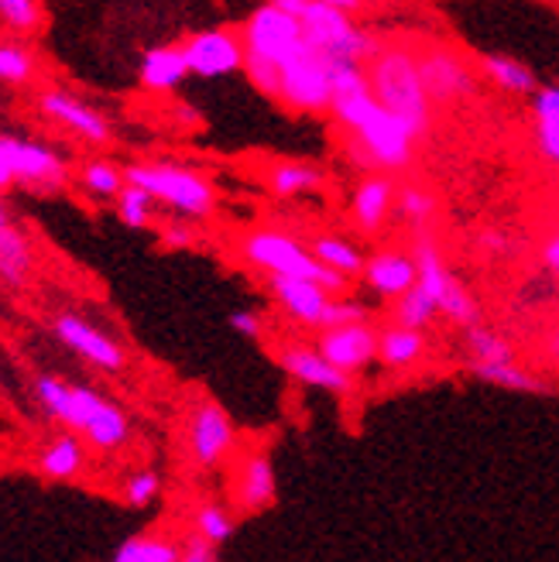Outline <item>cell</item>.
Wrapping results in <instances>:
<instances>
[{
	"instance_id": "obj_1",
	"label": "cell",
	"mask_w": 559,
	"mask_h": 562,
	"mask_svg": "<svg viewBox=\"0 0 559 562\" xmlns=\"http://www.w3.org/2000/svg\"><path fill=\"white\" fill-rule=\"evenodd\" d=\"M329 117L347 131L344 161L357 176L388 172L399 176L412 168L415 151L423 145L418 131L399 117L371 93L368 69L360 63L333 59V106Z\"/></svg>"
},
{
	"instance_id": "obj_2",
	"label": "cell",
	"mask_w": 559,
	"mask_h": 562,
	"mask_svg": "<svg viewBox=\"0 0 559 562\" xmlns=\"http://www.w3.org/2000/svg\"><path fill=\"white\" fill-rule=\"evenodd\" d=\"M35 398L52 422L79 432L97 453H121L131 442L127 412L90 384H72L59 374H38Z\"/></svg>"
},
{
	"instance_id": "obj_3",
	"label": "cell",
	"mask_w": 559,
	"mask_h": 562,
	"mask_svg": "<svg viewBox=\"0 0 559 562\" xmlns=\"http://www.w3.org/2000/svg\"><path fill=\"white\" fill-rule=\"evenodd\" d=\"M244 38V76L250 79V87L265 93L268 100L278 90V72H282L295 55L310 48L302 24L295 14L275 8V4H258L241 24Z\"/></svg>"
},
{
	"instance_id": "obj_4",
	"label": "cell",
	"mask_w": 559,
	"mask_h": 562,
	"mask_svg": "<svg viewBox=\"0 0 559 562\" xmlns=\"http://www.w3.org/2000/svg\"><path fill=\"white\" fill-rule=\"evenodd\" d=\"M368 82L371 93L391 110L405 117L418 137H429L433 131V110L436 103L426 93L423 72H418V52L409 42H381V48L368 59Z\"/></svg>"
},
{
	"instance_id": "obj_5",
	"label": "cell",
	"mask_w": 559,
	"mask_h": 562,
	"mask_svg": "<svg viewBox=\"0 0 559 562\" xmlns=\"http://www.w3.org/2000/svg\"><path fill=\"white\" fill-rule=\"evenodd\" d=\"M237 258L265 274H292V278H313L329 292V295H347L350 292V281L347 274L326 268L305 240L286 234V231H247L237 240Z\"/></svg>"
},
{
	"instance_id": "obj_6",
	"label": "cell",
	"mask_w": 559,
	"mask_h": 562,
	"mask_svg": "<svg viewBox=\"0 0 559 562\" xmlns=\"http://www.w3.org/2000/svg\"><path fill=\"white\" fill-rule=\"evenodd\" d=\"M124 172H127V182L148 189L155 195V203L176 216L210 220L216 213L220 192L203 172H195L192 165H182L172 158H145V161L124 165Z\"/></svg>"
},
{
	"instance_id": "obj_7",
	"label": "cell",
	"mask_w": 559,
	"mask_h": 562,
	"mask_svg": "<svg viewBox=\"0 0 559 562\" xmlns=\"http://www.w3.org/2000/svg\"><path fill=\"white\" fill-rule=\"evenodd\" d=\"M412 255H415V265H418V289H423L443 319H450L457 329H470L484 323V313H481V302L473 299V292L463 285L457 278V271L446 265L443 258V247H439V237L433 234V227H423V231H412Z\"/></svg>"
},
{
	"instance_id": "obj_8",
	"label": "cell",
	"mask_w": 559,
	"mask_h": 562,
	"mask_svg": "<svg viewBox=\"0 0 559 562\" xmlns=\"http://www.w3.org/2000/svg\"><path fill=\"white\" fill-rule=\"evenodd\" d=\"M295 18L302 24L305 38H310V45L320 48L323 55H329V59L368 66V59L381 48V42L368 32V27L357 24V14L323 4V0H302Z\"/></svg>"
},
{
	"instance_id": "obj_9",
	"label": "cell",
	"mask_w": 559,
	"mask_h": 562,
	"mask_svg": "<svg viewBox=\"0 0 559 562\" xmlns=\"http://www.w3.org/2000/svg\"><path fill=\"white\" fill-rule=\"evenodd\" d=\"M292 114H329L333 106V59L320 48H305L302 55L278 72V90L271 97Z\"/></svg>"
},
{
	"instance_id": "obj_10",
	"label": "cell",
	"mask_w": 559,
	"mask_h": 562,
	"mask_svg": "<svg viewBox=\"0 0 559 562\" xmlns=\"http://www.w3.org/2000/svg\"><path fill=\"white\" fill-rule=\"evenodd\" d=\"M237 453V426L220 402L200 398L186 415V457L195 470H220Z\"/></svg>"
},
{
	"instance_id": "obj_11",
	"label": "cell",
	"mask_w": 559,
	"mask_h": 562,
	"mask_svg": "<svg viewBox=\"0 0 559 562\" xmlns=\"http://www.w3.org/2000/svg\"><path fill=\"white\" fill-rule=\"evenodd\" d=\"M0 145L8 151L18 186L32 192H59L69 186L72 165L55 145H45V140L24 137V134H0Z\"/></svg>"
},
{
	"instance_id": "obj_12",
	"label": "cell",
	"mask_w": 559,
	"mask_h": 562,
	"mask_svg": "<svg viewBox=\"0 0 559 562\" xmlns=\"http://www.w3.org/2000/svg\"><path fill=\"white\" fill-rule=\"evenodd\" d=\"M418 52V72H423L426 93L436 106H454L470 97H478V69L463 55L443 42L415 45Z\"/></svg>"
},
{
	"instance_id": "obj_13",
	"label": "cell",
	"mask_w": 559,
	"mask_h": 562,
	"mask_svg": "<svg viewBox=\"0 0 559 562\" xmlns=\"http://www.w3.org/2000/svg\"><path fill=\"white\" fill-rule=\"evenodd\" d=\"M231 508L241 518H255L275 508L278 501V473L268 449H244L231 460V484H227Z\"/></svg>"
},
{
	"instance_id": "obj_14",
	"label": "cell",
	"mask_w": 559,
	"mask_h": 562,
	"mask_svg": "<svg viewBox=\"0 0 559 562\" xmlns=\"http://www.w3.org/2000/svg\"><path fill=\"white\" fill-rule=\"evenodd\" d=\"M52 336L66 350H72L79 360H87L90 368H97L103 374H121L127 368L124 347L103 326L90 323L87 316H79V313H55L52 316Z\"/></svg>"
},
{
	"instance_id": "obj_15",
	"label": "cell",
	"mask_w": 559,
	"mask_h": 562,
	"mask_svg": "<svg viewBox=\"0 0 559 562\" xmlns=\"http://www.w3.org/2000/svg\"><path fill=\"white\" fill-rule=\"evenodd\" d=\"M38 114L52 124H59L66 134H72L76 140H82V145H90V148H107L110 140H114V124H110L103 110L69 90H55V87L42 90Z\"/></svg>"
},
{
	"instance_id": "obj_16",
	"label": "cell",
	"mask_w": 559,
	"mask_h": 562,
	"mask_svg": "<svg viewBox=\"0 0 559 562\" xmlns=\"http://www.w3.org/2000/svg\"><path fill=\"white\" fill-rule=\"evenodd\" d=\"M189 72L200 79H223L244 72V38L234 27H200L182 38Z\"/></svg>"
},
{
	"instance_id": "obj_17",
	"label": "cell",
	"mask_w": 559,
	"mask_h": 562,
	"mask_svg": "<svg viewBox=\"0 0 559 562\" xmlns=\"http://www.w3.org/2000/svg\"><path fill=\"white\" fill-rule=\"evenodd\" d=\"M378 347H381V329L371 319H357V323H340V326H326L316 336V350L337 363L347 374L368 371L371 363H378Z\"/></svg>"
},
{
	"instance_id": "obj_18",
	"label": "cell",
	"mask_w": 559,
	"mask_h": 562,
	"mask_svg": "<svg viewBox=\"0 0 559 562\" xmlns=\"http://www.w3.org/2000/svg\"><path fill=\"white\" fill-rule=\"evenodd\" d=\"M265 289L271 302L278 305V313L289 316L302 329H323L329 316V302L333 295L313 278H292V274H268Z\"/></svg>"
},
{
	"instance_id": "obj_19",
	"label": "cell",
	"mask_w": 559,
	"mask_h": 562,
	"mask_svg": "<svg viewBox=\"0 0 559 562\" xmlns=\"http://www.w3.org/2000/svg\"><path fill=\"white\" fill-rule=\"evenodd\" d=\"M278 360V368H282L295 384L302 387H313V391H323V395H333V398H350L354 395V374L340 371L337 363H329L316 344L313 347H305V344H286V347H278L275 353Z\"/></svg>"
},
{
	"instance_id": "obj_20",
	"label": "cell",
	"mask_w": 559,
	"mask_h": 562,
	"mask_svg": "<svg viewBox=\"0 0 559 562\" xmlns=\"http://www.w3.org/2000/svg\"><path fill=\"white\" fill-rule=\"evenodd\" d=\"M399 200V182L388 172H368L360 176L350 189V220L357 234L374 237L388 227L391 213H395Z\"/></svg>"
},
{
	"instance_id": "obj_21",
	"label": "cell",
	"mask_w": 559,
	"mask_h": 562,
	"mask_svg": "<svg viewBox=\"0 0 559 562\" xmlns=\"http://www.w3.org/2000/svg\"><path fill=\"white\" fill-rule=\"evenodd\" d=\"M360 281L378 295V299H388L395 302L402 299L405 292H412L418 285V265H415V255L412 247H381L374 255L365 261V274Z\"/></svg>"
},
{
	"instance_id": "obj_22",
	"label": "cell",
	"mask_w": 559,
	"mask_h": 562,
	"mask_svg": "<svg viewBox=\"0 0 559 562\" xmlns=\"http://www.w3.org/2000/svg\"><path fill=\"white\" fill-rule=\"evenodd\" d=\"M189 63H186V52H182V42H165V45H152L142 52V59H137V82H142V90L152 93V97H176L186 79H189Z\"/></svg>"
},
{
	"instance_id": "obj_23",
	"label": "cell",
	"mask_w": 559,
	"mask_h": 562,
	"mask_svg": "<svg viewBox=\"0 0 559 562\" xmlns=\"http://www.w3.org/2000/svg\"><path fill=\"white\" fill-rule=\"evenodd\" d=\"M35 467L52 484H72L90 467V442L79 432L66 429L59 436H52L48 442H42V449L35 453Z\"/></svg>"
},
{
	"instance_id": "obj_24",
	"label": "cell",
	"mask_w": 559,
	"mask_h": 562,
	"mask_svg": "<svg viewBox=\"0 0 559 562\" xmlns=\"http://www.w3.org/2000/svg\"><path fill=\"white\" fill-rule=\"evenodd\" d=\"M265 182L275 200L289 203V200H302V195L326 189L329 172L320 161H310V158H278L268 165Z\"/></svg>"
},
{
	"instance_id": "obj_25",
	"label": "cell",
	"mask_w": 559,
	"mask_h": 562,
	"mask_svg": "<svg viewBox=\"0 0 559 562\" xmlns=\"http://www.w3.org/2000/svg\"><path fill=\"white\" fill-rule=\"evenodd\" d=\"M478 69H481V76L491 82V87L497 93H505V97L533 100L539 93V87H543L539 72L528 63L515 59V55H508V52H481L478 55Z\"/></svg>"
},
{
	"instance_id": "obj_26",
	"label": "cell",
	"mask_w": 559,
	"mask_h": 562,
	"mask_svg": "<svg viewBox=\"0 0 559 562\" xmlns=\"http://www.w3.org/2000/svg\"><path fill=\"white\" fill-rule=\"evenodd\" d=\"M528 106H533V148L546 165L559 168V79L543 82Z\"/></svg>"
},
{
	"instance_id": "obj_27",
	"label": "cell",
	"mask_w": 559,
	"mask_h": 562,
	"mask_svg": "<svg viewBox=\"0 0 559 562\" xmlns=\"http://www.w3.org/2000/svg\"><path fill=\"white\" fill-rule=\"evenodd\" d=\"M429 353L426 329H412L402 323H391L381 329V347H378V363L384 371H412L415 363H423Z\"/></svg>"
},
{
	"instance_id": "obj_28",
	"label": "cell",
	"mask_w": 559,
	"mask_h": 562,
	"mask_svg": "<svg viewBox=\"0 0 559 562\" xmlns=\"http://www.w3.org/2000/svg\"><path fill=\"white\" fill-rule=\"evenodd\" d=\"M32 274H35V247L27 240V234L8 220L0 227V285L21 292L32 281Z\"/></svg>"
},
{
	"instance_id": "obj_29",
	"label": "cell",
	"mask_w": 559,
	"mask_h": 562,
	"mask_svg": "<svg viewBox=\"0 0 559 562\" xmlns=\"http://www.w3.org/2000/svg\"><path fill=\"white\" fill-rule=\"evenodd\" d=\"M467 371H470V378L494 384L501 391H515V395H552V384L546 378H539L536 371L522 368L518 360H497V363L467 360Z\"/></svg>"
},
{
	"instance_id": "obj_30",
	"label": "cell",
	"mask_w": 559,
	"mask_h": 562,
	"mask_svg": "<svg viewBox=\"0 0 559 562\" xmlns=\"http://www.w3.org/2000/svg\"><path fill=\"white\" fill-rule=\"evenodd\" d=\"M79 186L90 200L114 203L121 189L127 186V172H124V165L110 161V158H87L79 165Z\"/></svg>"
},
{
	"instance_id": "obj_31",
	"label": "cell",
	"mask_w": 559,
	"mask_h": 562,
	"mask_svg": "<svg viewBox=\"0 0 559 562\" xmlns=\"http://www.w3.org/2000/svg\"><path fill=\"white\" fill-rule=\"evenodd\" d=\"M237 512L223 501H200L189 515V525L200 539L213 542V546H227L237 536Z\"/></svg>"
},
{
	"instance_id": "obj_32",
	"label": "cell",
	"mask_w": 559,
	"mask_h": 562,
	"mask_svg": "<svg viewBox=\"0 0 559 562\" xmlns=\"http://www.w3.org/2000/svg\"><path fill=\"white\" fill-rule=\"evenodd\" d=\"M310 250L313 255L326 265V268H333V271H340V274H347V278H360L365 274V250H360L354 240H347V237H340V234H316L313 240H310Z\"/></svg>"
},
{
	"instance_id": "obj_33",
	"label": "cell",
	"mask_w": 559,
	"mask_h": 562,
	"mask_svg": "<svg viewBox=\"0 0 559 562\" xmlns=\"http://www.w3.org/2000/svg\"><path fill=\"white\" fill-rule=\"evenodd\" d=\"M179 552L182 542L169 536H155V531H142V536L124 539L110 562H179Z\"/></svg>"
},
{
	"instance_id": "obj_34",
	"label": "cell",
	"mask_w": 559,
	"mask_h": 562,
	"mask_svg": "<svg viewBox=\"0 0 559 562\" xmlns=\"http://www.w3.org/2000/svg\"><path fill=\"white\" fill-rule=\"evenodd\" d=\"M395 213L409 223L412 231H423V227H433V223H436L439 200H436V192L426 189V186L402 182L399 186V200H395Z\"/></svg>"
},
{
	"instance_id": "obj_35",
	"label": "cell",
	"mask_w": 559,
	"mask_h": 562,
	"mask_svg": "<svg viewBox=\"0 0 559 562\" xmlns=\"http://www.w3.org/2000/svg\"><path fill=\"white\" fill-rule=\"evenodd\" d=\"M463 350H467V360H478V363L518 360V350L508 336H501L497 329H491L484 323L463 329Z\"/></svg>"
},
{
	"instance_id": "obj_36",
	"label": "cell",
	"mask_w": 559,
	"mask_h": 562,
	"mask_svg": "<svg viewBox=\"0 0 559 562\" xmlns=\"http://www.w3.org/2000/svg\"><path fill=\"white\" fill-rule=\"evenodd\" d=\"M118 206V216L127 231H152L155 227V213H158V203H155V195L142 186H134L127 182L121 189V195L114 200Z\"/></svg>"
},
{
	"instance_id": "obj_37",
	"label": "cell",
	"mask_w": 559,
	"mask_h": 562,
	"mask_svg": "<svg viewBox=\"0 0 559 562\" xmlns=\"http://www.w3.org/2000/svg\"><path fill=\"white\" fill-rule=\"evenodd\" d=\"M38 72L35 52L21 42H0V82L4 87H27Z\"/></svg>"
},
{
	"instance_id": "obj_38",
	"label": "cell",
	"mask_w": 559,
	"mask_h": 562,
	"mask_svg": "<svg viewBox=\"0 0 559 562\" xmlns=\"http://www.w3.org/2000/svg\"><path fill=\"white\" fill-rule=\"evenodd\" d=\"M161 497V473L152 470V467H142V470H131L124 481H121V501L134 512H145L152 504Z\"/></svg>"
},
{
	"instance_id": "obj_39",
	"label": "cell",
	"mask_w": 559,
	"mask_h": 562,
	"mask_svg": "<svg viewBox=\"0 0 559 562\" xmlns=\"http://www.w3.org/2000/svg\"><path fill=\"white\" fill-rule=\"evenodd\" d=\"M439 319V308L436 302L423 292V289H412L402 299H395V323L412 326V329H429Z\"/></svg>"
},
{
	"instance_id": "obj_40",
	"label": "cell",
	"mask_w": 559,
	"mask_h": 562,
	"mask_svg": "<svg viewBox=\"0 0 559 562\" xmlns=\"http://www.w3.org/2000/svg\"><path fill=\"white\" fill-rule=\"evenodd\" d=\"M45 21L42 0H0V24L14 35H35Z\"/></svg>"
},
{
	"instance_id": "obj_41",
	"label": "cell",
	"mask_w": 559,
	"mask_h": 562,
	"mask_svg": "<svg viewBox=\"0 0 559 562\" xmlns=\"http://www.w3.org/2000/svg\"><path fill=\"white\" fill-rule=\"evenodd\" d=\"M158 240L165 250H192L200 234H195V227L186 216H176V220H165L158 227Z\"/></svg>"
},
{
	"instance_id": "obj_42",
	"label": "cell",
	"mask_w": 559,
	"mask_h": 562,
	"mask_svg": "<svg viewBox=\"0 0 559 562\" xmlns=\"http://www.w3.org/2000/svg\"><path fill=\"white\" fill-rule=\"evenodd\" d=\"M357 319H368V308L360 305L357 299H347V295H333V302H329V316H326V326L357 323ZM326 326H323V329H326Z\"/></svg>"
},
{
	"instance_id": "obj_43",
	"label": "cell",
	"mask_w": 559,
	"mask_h": 562,
	"mask_svg": "<svg viewBox=\"0 0 559 562\" xmlns=\"http://www.w3.org/2000/svg\"><path fill=\"white\" fill-rule=\"evenodd\" d=\"M227 323L237 336H244V340H261L265 336V319L258 308H234Z\"/></svg>"
},
{
	"instance_id": "obj_44",
	"label": "cell",
	"mask_w": 559,
	"mask_h": 562,
	"mask_svg": "<svg viewBox=\"0 0 559 562\" xmlns=\"http://www.w3.org/2000/svg\"><path fill=\"white\" fill-rule=\"evenodd\" d=\"M179 562H220V546L200 539L195 531L182 539V552H179Z\"/></svg>"
},
{
	"instance_id": "obj_45",
	"label": "cell",
	"mask_w": 559,
	"mask_h": 562,
	"mask_svg": "<svg viewBox=\"0 0 559 562\" xmlns=\"http://www.w3.org/2000/svg\"><path fill=\"white\" fill-rule=\"evenodd\" d=\"M478 250L488 258H512L515 255V240L505 231H481L478 234Z\"/></svg>"
},
{
	"instance_id": "obj_46",
	"label": "cell",
	"mask_w": 559,
	"mask_h": 562,
	"mask_svg": "<svg viewBox=\"0 0 559 562\" xmlns=\"http://www.w3.org/2000/svg\"><path fill=\"white\" fill-rule=\"evenodd\" d=\"M539 265H543L552 278H559V231L549 234V237L539 244Z\"/></svg>"
},
{
	"instance_id": "obj_47",
	"label": "cell",
	"mask_w": 559,
	"mask_h": 562,
	"mask_svg": "<svg viewBox=\"0 0 559 562\" xmlns=\"http://www.w3.org/2000/svg\"><path fill=\"white\" fill-rule=\"evenodd\" d=\"M176 121L186 124V127H200L203 124V114L192 103H176Z\"/></svg>"
},
{
	"instance_id": "obj_48",
	"label": "cell",
	"mask_w": 559,
	"mask_h": 562,
	"mask_svg": "<svg viewBox=\"0 0 559 562\" xmlns=\"http://www.w3.org/2000/svg\"><path fill=\"white\" fill-rule=\"evenodd\" d=\"M543 350H546V360H549L552 368L559 371V326H552V329L546 333V344H543Z\"/></svg>"
},
{
	"instance_id": "obj_49",
	"label": "cell",
	"mask_w": 559,
	"mask_h": 562,
	"mask_svg": "<svg viewBox=\"0 0 559 562\" xmlns=\"http://www.w3.org/2000/svg\"><path fill=\"white\" fill-rule=\"evenodd\" d=\"M11 186H18V182H14V168H11V161H8L4 145H0V192L11 189Z\"/></svg>"
},
{
	"instance_id": "obj_50",
	"label": "cell",
	"mask_w": 559,
	"mask_h": 562,
	"mask_svg": "<svg viewBox=\"0 0 559 562\" xmlns=\"http://www.w3.org/2000/svg\"><path fill=\"white\" fill-rule=\"evenodd\" d=\"M323 4H333V8H340V11L360 14V11L368 8V0H323Z\"/></svg>"
},
{
	"instance_id": "obj_51",
	"label": "cell",
	"mask_w": 559,
	"mask_h": 562,
	"mask_svg": "<svg viewBox=\"0 0 559 562\" xmlns=\"http://www.w3.org/2000/svg\"><path fill=\"white\" fill-rule=\"evenodd\" d=\"M8 220H11V213H8V206H4V203H0V227H4Z\"/></svg>"
}]
</instances>
